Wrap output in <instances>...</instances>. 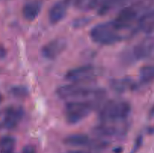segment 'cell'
I'll list each match as a JSON object with an SVG mask.
<instances>
[{"mask_svg": "<svg viewBox=\"0 0 154 153\" xmlns=\"http://www.w3.org/2000/svg\"><path fill=\"white\" fill-rule=\"evenodd\" d=\"M142 142H143V137L142 136H138L137 137L136 140H135V144L133 146V148L131 151L130 153H136L139 150V148H141V145H142Z\"/></svg>", "mask_w": 154, "mask_h": 153, "instance_id": "20", "label": "cell"}, {"mask_svg": "<svg viewBox=\"0 0 154 153\" xmlns=\"http://www.w3.org/2000/svg\"><path fill=\"white\" fill-rule=\"evenodd\" d=\"M16 145V140L11 136L0 138V153H12Z\"/></svg>", "mask_w": 154, "mask_h": 153, "instance_id": "18", "label": "cell"}, {"mask_svg": "<svg viewBox=\"0 0 154 153\" xmlns=\"http://www.w3.org/2000/svg\"><path fill=\"white\" fill-rule=\"evenodd\" d=\"M24 110L20 106H9L0 110V129H13L23 118Z\"/></svg>", "mask_w": 154, "mask_h": 153, "instance_id": "8", "label": "cell"}, {"mask_svg": "<svg viewBox=\"0 0 154 153\" xmlns=\"http://www.w3.org/2000/svg\"><path fill=\"white\" fill-rule=\"evenodd\" d=\"M137 85L132 80L129 78L113 80L111 82V87L114 91L118 93H123L128 91H132L136 88Z\"/></svg>", "mask_w": 154, "mask_h": 153, "instance_id": "14", "label": "cell"}, {"mask_svg": "<svg viewBox=\"0 0 154 153\" xmlns=\"http://www.w3.org/2000/svg\"><path fill=\"white\" fill-rule=\"evenodd\" d=\"M129 130V124L126 121L101 122L93 128V132L98 137H123Z\"/></svg>", "mask_w": 154, "mask_h": 153, "instance_id": "7", "label": "cell"}, {"mask_svg": "<svg viewBox=\"0 0 154 153\" xmlns=\"http://www.w3.org/2000/svg\"><path fill=\"white\" fill-rule=\"evenodd\" d=\"M99 76V70L91 64L75 68L65 74V79L72 83L81 84L96 80Z\"/></svg>", "mask_w": 154, "mask_h": 153, "instance_id": "6", "label": "cell"}, {"mask_svg": "<svg viewBox=\"0 0 154 153\" xmlns=\"http://www.w3.org/2000/svg\"><path fill=\"white\" fill-rule=\"evenodd\" d=\"M6 56V50L2 46H0V59L5 58Z\"/></svg>", "mask_w": 154, "mask_h": 153, "instance_id": "24", "label": "cell"}, {"mask_svg": "<svg viewBox=\"0 0 154 153\" xmlns=\"http://www.w3.org/2000/svg\"><path fill=\"white\" fill-rule=\"evenodd\" d=\"M107 0H75L74 5L76 8L81 10H88L99 9Z\"/></svg>", "mask_w": 154, "mask_h": 153, "instance_id": "16", "label": "cell"}, {"mask_svg": "<svg viewBox=\"0 0 154 153\" xmlns=\"http://www.w3.org/2000/svg\"><path fill=\"white\" fill-rule=\"evenodd\" d=\"M140 81L143 84H149L154 82V64H147L140 69Z\"/></svg>", "mask_w": 154, "mask_h": 153, "instance_id": "17", "label": "cell"}, {"mask_svg": "<svg viewBox=\"0 0 154 153\" xmlns=\"http://www.w3.org/2000/svg\"><path fill=\"white\" fill-rule=\"evenodd\" d=\"M132 108L126 100H111L102 105L99 112L101 122L126 121L130 114Z\"/></svg>", "mask_w": 154, "mask_h": 153, "instance_id": "3", "label": "cell"}, {"mask_svg": "<svg viewBox=\"0 0 154 153\" xmlns=\"http://www.w3.org/2000/svg\"><path fill=\"white\" fill-rule=\"evenodd\" d=\"M11 93L16 98H25L28 95L29 92L26 87L22 86H17L11 88Z\"/></svg>", "mask_w": 154, "mask_h": 153, "instance_id": "19", "label": "cell"}, {"mask_svg": "<svg viewBox=\"0 0 154 153\" xmlns=\"http://www.w3.org/2000/svg\"><path fill=\"white\" fill-rule=\"evenodd\" d=\"M99 104L84 100L67 101L65 106V116L68 123L75 124L87 118Z\"/></svg>", "mask_w": 154, "mask_h": 153, "instance_id": "4", "label": "cell"}, {"mask_svg": "<svg viewBox=\"0 0 154 153\" xmlns=\"http://www.w3.org/2000/svg\"><path fill=\"white\" fill-rule=\"evenodd\" d=\"M153 130H154V129H153Z\"/></svg>", "mask_w": 154, "mask_h": 153, "instance_id": "29", "label": "cell"}, {"mask_svg": "<svg viewBox=\"0 0 154 153\" xmlns=\"http://www.w3.org/2000/svg\"><path fill=\"white\" fill-rule=\"evenodd\" d=\"M89 20L86 19V18H81V19H77L74 22V24L76 27L79 26H83L86 25L87 23H88Z\"/></svg>", "mask_w": 154, "mask_h": 153, "instance_id": "22", "label": "cell"}, {"mask_svg": "<svg viewBox=\"0 0 154 153\" xmlns=\"http://www.w3.org/2000/svg\"><path fill=\"white\" fill-rule=\"evenodd\" d=\"M2 95L1 94H0V103L2 102Z\"/></svg>", "mask_w": 154, "mask_h": 153, "instance_id": "27", "label": "cell"}, {"mask_svg": "<svg viewBox=\"0 0 154 153\" xmlns=\"http://www.w3.org/2000/svg\"><path fill=\"white\" fill-rule=\"evenodd\" d=\"M137 29L145 34L154 32V8L140 18L137 23Z\"/></svg>", "mask_w": 154, "mask_h": 153, "instance_id": "13", "label": "cell"}, {"mask_svg": "<svg viewBox=\"0 0 154 153\" xmlns=\"http://www.w3.org/2000/svg\"><path fill=\"white\" fill-rule=\"evenodd\" d=\"M57 94L59 98L68 101L84 100L100 104L101 100L106 95V91L102 88L72 83L59 87L57 89Z\"/></svg>", "mask_w": 154, "mask_h": 153, "instance_id": "2", "label": "cell"}, {"mask_svg": "<svg viewBox=\"0 0 154 153\" xmlns=\"http://www.w3.org/2000/svg\"><path fill=\"white\" fill-rule=\"evenodd\" d=\"M134 34L121 28L114 20L99 23L90 32V37L93 42L102 45H111L122 41Z\"/></svg>", "mask_w": 154, "mask_h": 153, "instance_id": "1", "label": "cell"}, {"mask_svg": "<svg viewBox=\"0 0 154 153\" xmlns=\"http://www.w3.org/2000/svg\"><path fill=\"white\" fill-rule=\"evenodd\" d=\"M42 8V2L40 0H32L24 4L22 9L23 17L28 21H33L38 16Z\"/></svg>", "mask_w": 154, "mask_h": 153, "instance_id": "12", "label": "cell"}, {"mask_svg": "<svg viewBox=\"0 0 154 153\" xmlns=\"http://www.w3.org/2000/svg\"><path fill=\"white\" fill-rule=\"evenodd\" d=\"M132 59L135 61L146 59L154 55V35L148 36L134 46L131 50Z\"/></svg>", "mask_w": 154, "mask_h": 153, "instance_id": "9", "label": "cell"}, {"mask_svg": "<svg viewBox=\"0 0 154 153\" xmlns=\"http://www.w3.org/2000/svg\"><path fill=\"white\" fill-rule=\"evenodd\" d=\"M66 145L73 147H86L92 150H103L109 146V142L98 137L90 138L84 134H72L63 140Z\"/></svg>", "mask_w": 154, "mask_h": 153, "instance_id": "5", "label": "cell"}, {"mask_svg": "<svg viewBox=\"0 0 154 153\" xmlns=\"http://www.w3.org/2000/svg\"><path fill=\"white\" fill-rule=\"evenodd\" d=\"M12 153H14V152H12Z\"/></svg>", "mask_w": 154, "mask_h": 153, "instance_id": "28", "label": "cell"}, {"mask_svg": "<svg viewBox=\"0 0 154 153\" xmlns=\"http://www.w3.org/2000/svg\"><path fill=\"white\" fill-rule=\"evenodd\" d=\"M122 151H123L122 148H120V147H118V148H116L114 150V153H121Z\"/></svg>", "mask_w": 154, "mask_h": 153, "instance_id": "25", "label": "cell"}, {"mask_svg": "<svg viewBox=\"0 0 154 153\" xmlns=\"http://www.w3.org/2000/svg\"><path fill=\"white\" fill-rule=\"evenodd\" d=\"M69 6V4L64 0H60L54 3L48 12L49 22L53 25L61 22L66 16Z\"/></svg>", "mask_w": 154, "mask_h": 153, "instance_id": "11", "label": "cell"}, {"mask_svg": "<svg viewBox=\"0 0 154 153\" xmlns=\"http://www.w3.org/2000/svg\"><path fill=\"white\" fill-rule=\"evenodd\" d=\"M129 0H107L99 9L98 14L101 16H104L111 11L120 8L122 6L126 4Z\"/></svg>", "mask_w": 154, "mask_h": 153, "instance_id": "15", "label": "cell"}, {"mask_svg": "<svg viewBox=\"0 0 154 153\" xmlns=\"http://www.w3.org/2000/svg\"><path fill=\"white\" fill-rule=\"evenodd\" d=\"M66 153H93L91 152L84 151V150H69Z\"/></svg>", "mask_w": 154, "mask_h": 153, "instance_id": "23", "label": "cell"}, {"mask_svg": "<svg viewBox=\"0 0 154 153\" xmlns=\"http://www.w3.org/2000/svg\"><path fill=\"white\" fill-rule=\"evenodd\" d=\"M64 1L66 2L67 3V4L69 5V4H70L71 3H72V2H74V1H75V0H64Z\"/></svg>", "mask_w": 154, "mask_h": 153, "instance_id": "26", "label": "cell"}, {"mask_svg": "<svg viewBox=\"0 0 154 153\" xmlns=\"http://www.w3.org/2000/svg\"><path fill=\"white\" fill-rule=\"evenodd\" d=\"M21 153H36V148L34 145L28 144L23 148Z\"/></svg>", "mask_w": 154, "mask_h": 153, "instance_id": "21", "label": "cell"}, {"mask_svg": "<svg viewBox=\"0 0 154 153\" xmlns=\"http://www.w3.org/2000/svg\"><path fill=\"white\" fill-rule=\"evenodd\" d=\"M67 40L63 38L53 39L42 48V55L48 60H54L60 56L67 47Z\"/></svg>", "mask_w": 154, "mask_h": 153, "instance_id": "10", "label": "cell"}]
</instances>
